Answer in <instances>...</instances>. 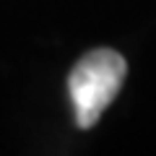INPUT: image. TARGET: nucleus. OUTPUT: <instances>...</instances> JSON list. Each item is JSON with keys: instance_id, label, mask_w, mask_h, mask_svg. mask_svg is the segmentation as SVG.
<instances>
[{"instance_id": "obj_1", "label": "nucleus", "mask_w": 156, "mask_h": 156, "mask_svg": "<svg viewBox=\"0 0 156 156\" xmlns=\"http://www.w3.org/2000/svg\"><path fill=\"white\" fill-rule=\"evenodd\" d=\"M128 76V62L115 50H94L76 62L68 78V94L73 99L76 122L81 130L96 125L104 109L112 104Z\"/></svg>"}]
</instances>
